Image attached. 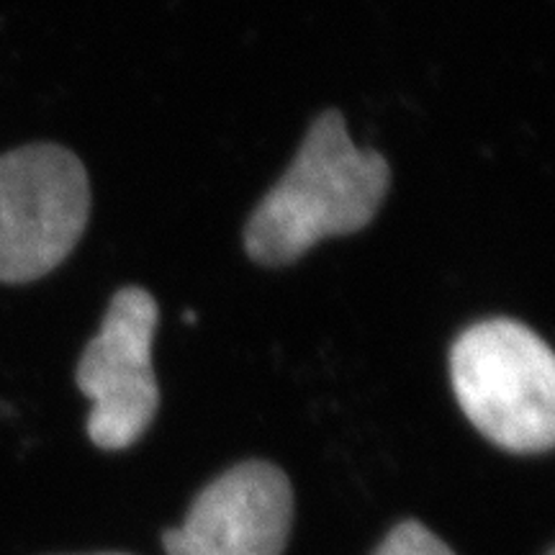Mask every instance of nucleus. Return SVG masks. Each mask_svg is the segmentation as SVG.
Returning <instances> with one entry per match:
<instances>
[{
  "mask_svg": "<svg viewBox=\"0 0 555 555\" xmlns=\"http://www.w3.org/2000/svg\"><path fill=\"white\" fill-rule=\"evenodd\" d=\"M545 555H555V553H553V551H547V553H545Z\"/></svg>",
  "mask_w": 555,
  "mask_h": 555,
  "instance_id": "8",
  "label": "nucleus"
},
{
  "mask_svg": "<svg viewBox=\"0 0 555 555\" xmlns=\"http://www.w3.org/2000/svg\"><path fill=\"white\" fill-rule=\"evenodd\" d=\"M291 522L288 476L273 463L247 461L208 483L163 545L168 555H283Z\"/></svg>",
  "mask_w": 555,
  "mask_h": 555,
  "instance_id": "5",
  "label": "nucleus"
},
{
  "mask_svg": "<svg viewBox=\"0 0 555 555\" xmlns=\"http://www.w3.org/2000/svg\"><path fill=\"white\" fill-rule=\"evenodd\" d=\"M457 404L478 433L509 453H547L555 440V360L515 319L470 324L450 350Z\"/></svg>",
  "mask_w": 555,
  "mask_h": 555,
  "instance_id": "2",
  "label": "nucleus"
},
{
  "mask_svg": "<svg viewBox=\"0 0 555 555\" xmlns=\"http://www.w3.org/2000/svg\"><path fill=\"white\" fill-rule=\"evenodd\" d=\"M373 555H455L442 543L435 532H429L425 525L406 519L388 532L384 543Z\"/></svg>",
  "mask_w": 555,
  "mask_h": 555,
  "instance_id": "6",
  "label": "nucleus"
},
{
  "mask_svg": "<svg viewBox=\"0 0 555 555\" xmlns=\"http://www.w3.org/2000/svg\"><path fill=\"white\" fill-rule=\"evenodd\" d=\"M90 217L86 165L67 147L26 144L0 157V283H31L78 247Z\"/></svg>",
  "mask_w": 555,
  "mask_h": 555,
  "instance_id": "3",
  "label": "nucleus"
},
{
  "mask_svg": "<svg viewBox=\"0 0 555 555\" xmlns=\"http://www.w3.org/2000/svg\"><path fill=\"white\" fill-rule=\"evenodd\" d=\"M159 307L147 288L124 286L114 294L101 332L82 350L80 391L93 401L88 437L101 450H124L147 433L159 409L152 371Z\"/></svg>",
  "mask_w": 555,
  "mask_h": 555,
  "instance_id": "4",
  "label": "nucleus"
},
{
  "mask_svg": "<svg viewBox=\"0 0 555 555\" xmlns=\"http://www.w3.org/2000/svg\"><path fill=\"white\" fill-rule=\"evenodd\" d=\"M391 189V165L356 147L337 108L319 114L294 163L260 201L245 227L249 260L283 268L319 240L356 234L376 219Z\"/></svg>",
  "mask_w": 555,
  "mask_h": 555,
  "instance_id": "1",
  "label": "nucleus"
},
{
  "mask_svg": "<svg viewBox=\"0 0 555 555\" xmlns=\"http://www.w3.org/2000/svg\"><path fill=\"white\" fill-rule=\"evenodd\" d=\"M99 555H121V553H99Z\"/></svg>",
  "mask_w": 555,
  "mask_h": 555,
  "instance_id": "7",
  "label": "nucleus"
}]
</instances>
